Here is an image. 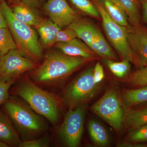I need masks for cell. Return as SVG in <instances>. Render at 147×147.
<instances>
[{"instance_id": "obj_9", "label": "cell", "mask_w": 147, "mask_h": 147, "mask_svg": "<svg viewBox=\"0 0 147 147\" xmlns=\"http://www.w3.org/2000/svg\"><path fill=\"white\" fill-rule=\"evenodd\" d=\"M36 64L24 57L20 51L13 49L3 55L0 65V81L7 82L17 79L26 71L33 69Z\"/></svg>"}, {"instance_id": "obj_21", "label": "cell", "mask_w": 147, "mask_h": 147, "mask_svg": "<svg viewBox=\"0 0 147 147\" xmlns=\"http://www.w3.org/2000/svg\"><path fill=\"white\" fill-rule=\"evenodd\" d=\"M13 15L18 21L31 26H37L41 22L39 16L32 10V8L19 5L11 9Z\"/></svg>"}, {"instance_id": "obj_16", "label": "cell", "mask_w": 147, "mask_h": 147, "mask_svg": "<svg viewBox=\"0 0 147 147\" xmlns=\"http://www.w3.org/2000/svg\"><path fill=\"white\" fill-rule=\"evenodd\" d=\"M147 124V105L129 109L125 114L124 125L129 131Z\"/></svg>"}, {"instance_id": "obj_2", "label": "cell", "mask_w": 147, "mask_h": 147, "mask_svg": "<svg viewBox=\"0 0 147 147\" xmlns=\"http://www.w3.org/2000/svg\"><path fill=\"white\" fill-rule=\"evenodd\" d=\"M3 105L17 131L26 140L41 134L46 129L47 125L42 117L30 106L17 98L9 97Z\"/></svg>"}, {"instance_id": "obj_18", "label": "cell", "mask_w": 147, "mask_h": 147, "mask_svg": "<svg viewBox=\"0 0 147 147\" xmlns=\"http://www.w3.org/2000/svg\"><path fill=\"white\" fill-rule=\"evenodd\" d=\"M96 27L91 22L85 20L78 19L69 26L67 28L73 30L77 37L82 40L90 48Z\"/></svg>"}, {"instance_id": "obj_15", "label": "cell", "mask_w": 147, "mask_h": 147, "mask_svg": "<svg viewBox=\"0 0 147 147\" xmlns=\"http://www.w3.org/2000/svg\"><path fill=\"white\" fill-rule=\"evenodd\" d=\"M121 99L127 110L147 102V86L134 89L123 90L121 94Z\"/></svg>"}, {"instance_id": "obj_20", "label": "cell", "mask_w": 147, "mask_h": 147, "mask_svg": "<svg viewBox=\"0 0 147 147\" xmlns=\"http://www.w3.org/2000/svg\"><path fill=\"white\" fill-rule=\"evenodd\" d=\"M88 127L90 137L95 145L99 147L109 145L110 138L108 132L99 122L93 119L90 120Z\"/></svg>"}, {"instance_id": "obj_22", "label": "cell", "mask_w": 147, "mask_h": 147, "mask_svg": "<svg viewBox=\"0 0 147 147\" xmlns=\"http://www.w3.org/2000/svg\"><path fill=\"white\" fill-rule=\"evenodd\" d=\"M126 12L128 21L131 25L140 24V9L142 8L139 0H118Z\"/></svg>"}, {"instance_id": "obj_3", "label": "cell", "mask_w": 147, "mask_h": 147, "mask_svg": "<svg viewBox=\"0 0 147 147\" xmlns=\"http://www.w3.org/2000/svg\"><path fill=\"white\" fill-rule=\"evenodd\" d=\"M16 94L28 102L40 115L55 125L59 119L58 102L55 96L38 87L28 79L21 81L16 87Z\"/></svg>"}, {"instance_id": "obj_32", "label": "cell", "mask_w": 147, "mask_h": 147, "mask_svg": "<svg viewBox=\"0 0 147 147\" xmlns=\"http://www.w3.org/2000/svg\"><path fill=\"white\" fill-rule=\"evenodd\" d=\"M20 3V5H26L31 8L37 7L39 4V0H13Z\"/></svg>"}, {"instance_id": "obj_23", "label": "cell", "mask_w": 147, "mask_h": 147, "mask_svg": "<svg viewBox=\"0 0 147 147\" xmlns=\"http://www.w3.org/2000/svg\"><path fill=\"white\" fill-rule=\"evenodd\" d=\"M103 62L112 71V73L119 78H123L129 75L131 70L130 62L123 60L116 62L108 59H103Z\"/></svg>"}, {"instance_id": "obj_26", "label": "cell", "mask_w": 147, "mask_h": 147, "mask_svg": "<svg viewBox=\"0 0 147 147\" xmlns=\"http://www.w3.org/2000/svg\"><path fill=\"white\" fill-rule=\"evenodd\" d=\"M128 83L132 86L138 88L147 86V66L131 74L129 77Z\"/></svg>"}, {"instance_id": "obj_14", "label": "cell", "mask_w": 147, "mask_h": 147, "mask_svg": "<svg viewBox=\"0 0 147 147\" xmlns=\"http://www.w3.org/2000/svg\"><path fill=\"white\" fill-rule=\"evenodd\" d=\"M90 49L102 59L105 58L114 61L117 59L114 50L108 44L102 33L97 27L95 30Z\"/></svg>"}, {"instance_id": "obj_12", "label": "cell", "mask_w": 147, "mask_h": 147, "mask_svg": "<svg viewBox=\"0 0 147 147\" xmlns=\"http://www.w3.org/2000/svg\"><path fill=\"white\" fill-rule=\"evenodd\" d=\"M0 142L9 147H19L22 141L12 121L0 110Z\"/></svg>"}, {"instance_id": "obj_31", "label": "cell", "mask_w": 147, "mask_h": 147, "mask_svg": "<svg viewBox=\"0 0 147 147\" xmlns=\"http://www.w3.org/2000/svg\"><path fill=\"white\" fill-rule=\"evenodd\" d=\"M104 77L103 67L100 63L98 62L94 67V77L95 81L98 84H100Z\"/></svg>"}, {"instance_id": "obj_35", "label": "cell", "mask_w": 147, "mask_h": 147, "mask_svg": "<svg viewBox=\"0 0 147 147\" xmlns=\"http://www.w3.org/2000/svg\"><path fill=\"white\" fill-rule=\"evenodd\" d=\"M8 146L4 143L0 142V147H8Z\"/></svg>"}, {"instance_id": "obj_6", "label": "cell", "mask_w": 147, "mask_h": 147, "mask_svg": "<svg viewBox=\"0 0 147 147\" xmlns=\"http://www.w3.org/2000/svg\"><path fill=\"white\" fill-rule=\"evenodd\" d=\"M94 4L102 18L105 34L121 59L133 64V54L127 40V28L113 21L100 2L94 0Z\"/></svg>"}, {"instance_id": "obj_30", "label": "cell", "mask_w": 147, "mask_h": 147, "mask_svg": "<svg viewBox=\"0 0 147 147\" xmlns=\"http://www.w3.org/2000/svg\"><path fill=\"white\" fill-rule=\"evenodd\" d=\"M49 145V139L45 137L39 139L25 140L22 142L19 147H47Z\"/></svg>"}, {"instance_id": "obj_1", "label": "cell", "mask_w": 147, "mask_h": 147, "mask_svg": "<svg viewBox=\"0 0 147 147\" xmlns=\"http://www.w3.org/2000/svg\"><path fill=\"white\" fill-rule=\"evenodd\" d=\"M90 60L69 56L61 51L52 52L34 71L33 77L39 84H54L65 79Z\"/></svg>"}, {"instance_id": "obj_8", "label": "cell", "mask_w": 147, "mask_h": 147, "mask_svg": "<svg viewBox=\"0 0 147 147\" xmlns=\"http://www.w3.org/2000/svg\"><path fill=\"white\" fill-rule=\"evenodd\" d=\"M85 114V105L69 108L66 113L59 134L62 141L67 146H79L84 132Z\"/></svg>"}, {"instance_id": "obj_17", "label": "cell", "mask_w": 147, "mask_h": 147, "mask_svg": "<svg viewBox=\"0 0 147 147\" xmlns=\"http://www.w3.org/2000/svg\"><path fill=\"white\" fill-rule=\"evenodd\" d=\"M101 3L113 21L123 26H128L127 15L118 0H101Z\"/></svg>"}, {"instance_id": "obj_19", "label": "cell", "mask_w": 147, "mask_h": 147, "mask_svg": "<svg viewBox=\"0 0 147 147\" xmlns=\"http://www.w3.org/2000/svg\"><path fill=\"white\" fill-rule=\"evenodd\" d=\"M36 27L43 45L48 46L55 43L56 36L61 30L57 25L50 19H45Z\"/></svg>"}, {"instance_id": "obj_25", "label": "cell", "mask_w": 147, "mask_h": 147, "mask_svg": "<svg viewBox=\"0 0 147 147\" xmlns=\"http://www.w3.org/2000/svg\"><path fill=\"white\" fill-rule=\"evenodd\" d=\"M70 1L77 8L89 16L96 18H99L100 17L97 8L89 0Z\"/></svg>"}, {"instance_id": "obj_10", "label": "cell", "mask_w": 147, "mask_h": 147, "mask_svg": "<svg viewBox=\"0 0 147 147\" xmlns=\"http://www.w3.org/2000/svg\"><path fill=\"white\" fill-rule=\"evenodd\" d=\"M127 40L133 54V64L138 69L147 65V28L141 24H129Z\"/></svg>"}, {"instance_id": "obj_13", "label": "cell", "mask_w": 147, "mask_h": 147, "mask_svg": "<svg viewBox=\"0 0 147 147\" xmlns=\"http://www.w3.org/2000/svg\"><path fill=\"white\" fill-rule=\"evenodd\" d=\"M56 47L62 52L73 57H79L92 59L95 55L82 40L75 38L67 42H57Z\"/></svg>"}, {"instance_id": "obj_7", "label": "cell", "mask_w": 147, "mask_h": 147, "mask_svg": "<svg viewBox=\"0 0 147 147\" xmlns=\"http://www.w3.org/2000/svg\"><path fill=\"white\" fill-rule=\"evenodd\" d=\"M91 110L116 131L121 130L124 123L125 114L115 90L111 89L106 91L92 105Z\"/></svg>"}, {"instance_id": "obj_27", "label": "cell", "mask_w": 147, "mask_h": 147, "mask_svg": "<svg viewBox=\"0 0 147 147\" xmlns=\"http://www.w3.org/2000/svg\"><path fill=\"white\" fill-rule=\"evenodd\" d=\"M127 140L129 144H132L147 142V124L129 131Z\"/></svg>"}, {"instance_id": "obj_4", "label": "cell", "mask_w": 147, "mask_h": 147, "mask_svg": "<svg viewBox=\"0 0 147 147\" xmlns=\"http://www.w3.org/2000/svg\"><path fill=\"white\" fill-rule=\"evenodd\" d=\"M0 5L18 50L22 55L35 60H39L42 57V49L34 30L17 20L4 0H1Z\"/></svg>"}, {"instance_id": "obj_34", "label": "cell", "mask_w": 147, "mask_h": 147, "mask_svg": "<svg viewBox=\"0 0 147 147\" xmlns=\"http://www.w3.org/2000/svg\"><path fill=\"white\" fill-rule=\"evenodd\" d=\"M7 27V23L0 5V28Z\"/></svg>"}, {"instance_id": "obj_29", "label": "cell", "mask_w": 147, "mask_h": 147, "mask_svg": "<svg viewBox=\"0 0 147 147\" xmlns=\"http://www.w3.org/2000/svg\"><path fill=\"white\" fill-rule=\"evenodd\" d=\"M16 79H12L7 82L0 81V106L3 105L9 98V90L12 86Z\"/></svg>"}, {"instance_id": "obj_36", "label": "cell", "mask_w": 147, "mask_h": 147, "mask_svg": "<svg viewBox=\"0 0 147 147\" xmlns=\"http://www.w3.org/2000/svg\"><path fill=\"white\" fill-rule=\"evenodd\" d=\"M3 55L0 53V65H1V61Z\"/></svg>"}, {"instance_id": "obj_11", "label": "cell", "mask_w": 147, "mask_h": 147, "mask_svg": "<svg viewBox=\"0 0 147 147\" xmlns=\"http://www.w3.org/2000/svg\"><path fill=\"white\" fill-rule=\"evenodd\" d=\"M50 19L61 29L79 19L78 14L66 0H49L44 6Z\"/></svg>"}, {"instance_id": "obj_37", "label": "cell", "mask_w": 147, "mask_h": 147, "mask_svg": "<svg viewBox=\"0 0 147 147\" xmlns=\"http://www.w3.org/2000/svg\"><path fill=\"white\" fill-rule=\"evenodd\" d=\"M146 66H147V65Z\"/></svg>"}, {"instance_id": "obj_33", "label": "cell", "mask_w": 147, "mask_h": 147, "mask_svg": "<svg viewBox=\"0 0 147 147\" xmlns=\"http://www.w3.org/2000/svg\"><path fill=\"white\" fill-rule=\"evenodd\" d=\"M142 11V17L143 21L147 23V0H139Z\"/></svg>"}, {"instance_id": "obj_5", "label": "cell", "mask_w": 147, "mask_h": 147, "mask_svg": "<svg viewBox=\"0 0 147 147\" xmlns=\"http://www.w3.org/2000/svg\"><path fill=\"white\" fill-rule=\"evenodd\" d=\"M94 67L87 68L74 79L65 90L63 100L69 108L85 105L97 93L99 84L95 81Z\"/></svg>"}, {"instance_id": "obj_28", "label": "cell", "mask_w": 147, "mask_h": 147, "mask_svg": "<svg viewBox=\"0 0 147 147\" xmlns=\"http://www.w3.org/2000/svg\"><path fill=\"white\" fill-rule=\"evenodd\" d=\"M77 37V34L73 30L67 28L60 30L56 36L55 43L57 42H67Z\"/></svg>"}, {"instance_id": "obj_24", "label": "cell", "mask_w": 147, "mask_h": 147, "mask_svg": "<svg viewBox=\"0 0 147 147\" xmlns=\"http://www.w3.org/2000/svg\"><path fill=\"white\" fill-rule=\"evenodd\" d=\"M17 48L9 29L0 28V53L4 55L10 50Z\"/></svg>"}]
</instances>
